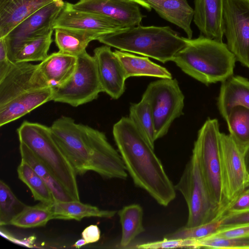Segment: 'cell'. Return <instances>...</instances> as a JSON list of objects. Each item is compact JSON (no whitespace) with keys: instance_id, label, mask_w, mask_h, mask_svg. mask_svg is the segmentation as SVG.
Instances as JSON below:
<instances>
[{"instance_id":"obj_1","label":"cell","mask_w":249,"mask_h":249,"mask_svg":"<svg viewBox=\"0 0 249 249\" xmlns=\"http://www.w3.org/2000/svg\"><path fill=\"white\" fill-rule=\"evenodd\" d=\"M112 133L134 184L145 191L160 205L167 206L176 198V190L154 149L128 117H122L113 125Z\"/></svg>"},{"instance_id":"obj_2","label":"cell","mask_w":249,"mask_h":249,"mask_svg":"<svg viewBox=\"0 0 249 249\" xmlns=\"http://www.w3.org/2000/svg\"><path fill=\"white\" fill-rule=\"evenodd\" d=\"M185 39L186 46L172 61L183 72L206 85L233 75L236 60L226 44L203 35Z\"/></svg>"},{"instance_id":"obj_3","label":"cell","mask_w":249,"mask_h":249,"mask_svg":"<svg viewBox=\"0 0 249 249\" xmlns=\"http://www.w3.org/2000/svg\"><path fill=\"white\" fill-rule=\"evenodd\" d=\"M97 40L120 51L150 57L163 63L172 61L187 44L185 37L169 26L141 25L101 36Z\"/></svg>"},{"instance_id":"obj_4","label":"cell","mask_w":249,"mask_h":249,"mask_svg":"<svg viewBox=\"0 0 249 249\" xmlns=\"http://www.w3.org/2000/svg\"><path fill=\"white\" fill-rule=\"evenodd\" d=\"M17 132L19 142L25 145L50 170L75 200L79 201L77 174L53 140L50 127L24 121Z\"/></svg>"},{"instance_id":"obj_5","label":"cell","mask_w":249,"mask_h":249,"mask_svg":"<svg viewBox=\"0 0 249 249\" xmlns=\"http://www.w3.org/2000/svg\"><path fill=\"white\" fill-rule=\"evenodd\" d=\"M175 188L182 194L187 205L185 227L204 224L220 219L223 214L224 210L214 201L209 192L197 156L193 151Z\"/></svg>"},{"instance_id":"obj_6","label":"cell","mask_w":249,"mask_h":249,"mask_svg":"<svg viewBox=\"0 0 249 249\" xmlns=\"http://www.w3.org/2000/svg\"><path fill=\"white\" fill-rule=\"evenodd\" d=\"M218 121L208 118L199 130L193 151L198 158L202 176L214 201L224 211L228 205L224 190Z\"/></svg>"},{"instance_id":"obj_7","label":"cell","mask_w":249,"mask_h":249,"mask_svg":"<svg viewBox=\"0 0 249 249\" xmlns=\"http://www.w3.org/2000/svg\"><path fill=\"white\" fill-rule=\"evenodd\" d=\"M142 96L150 106L157 140L165 136L174 120L182 114L184 96L177 79L171 78L150 83Z\"/></svg>"},{"instance_id":"obj_8","label":"cell","mask_w":249,"mask_h":249,"mask_svg":"<svg viewBox=\"0 0 249 249\" xmlns=\"http://www.w3.org/2000/svg\"><path fill=\"white\" fill-rule=\"evenodd\" d=\"M101 92L95 58L86 51L77 56L75 70L69 79L53 88L52 101L77 107L97 99Z\"/></svg>"},{"instance_id":"obj_9","label":"cell","mask_w":249,"mask_h":249,"mask_svg":"<svg viewBox=\"0 0 249 249\" xmlns=\"http://www.w3.org/2000/svg\"><path fill=\"white\" fill-rule=\"evenodd\" d=\"M224 35L236 60L249 69V2L224 0Z\"/></svg>"},{"instance_id":"obj_10","label":"cell","mask_w":249,"mask_h":249,"mask_svg":"<svg viewBox=\"0 0 249 249\" xmlns=\"http://www.w3.org/2000/svg\"><path fill=\"white\" fill-rule=\"evenodd\" d=\"M220 153L224 194L228 205L248 188L249 176L243 152L229 134L221 133Z\"/></svg>"},{"instance_id":"obj_11","label":"cell","mask_w":249,"mask_h":249,"mask_svg":"<svg viewBox=\"0 0 249 249\" xmlns=\"http://www.w3.org/2000/svg\"><path fill=\"white\" fill-rule=\"evenodd\" d=\"M65 4L63 0H54L30 15L13 29L4 37L8 55L22 42L53 32V24Z\"/></svg>"},{"instance_id":"obj_12","label":"cell","mask_w":249,"mask_h":249,"mask_svg":"<svg viewBox=\"0 0 249 249\" xmlns=\"http://www.w3.org/2000/svg\"><path fill=\"white\" fill-rule=\"evenodd\" d=\"M57 28L89 32L101 36L124 27L110 18L75 9L72 7L71 3L65 2L53 24L54 30Z\"/></svg>"},{"instance_id":"obj_13","label":"cell","mask_w":249,"mask_h":249,"mask_svg":"<svg viewBox=\"0 0 249 249\" xmlns=\"http://www.w3.org/2000/svg\"><path fill=\"white\" fill-rule=\"evenodd\" d=\"M139 5L130 0H79L71 3L75 9L107 17L124 28L140 25L143 16Z\"/></svg>"},{"instance_id":"obj_14","label":"cell","mask_w":249,"mask_h":249,"mask_svg":"<svg viewBox=\"0 0 249 249\" xmlns=\"http://www.w3.org/2000/svg\"><path fill=\"white\" fill-rule=\"evenodd\" d=\"M111 47L105 45L94 50V57L103 92L113 99L124 93L126 79L123 67Z\"/></svg>"},{"instance_id":"obj_15","label":"cell","mask_w":249,"mask_h":249,"mask_svg":"<svg viewBox=\"0 0 249 249\" xmlns=\"http://www.w3.org/2000/svg\"><path fill=\"white\" fill-rule=\"evenodd\" d=\"M77 56L58 51L37 64L35 76L40 88H55L65 83L74 72Z\"/></svg>"},{"instance_id":"obj_16","label":"cell","mask_w":249,"mask_h":249,"mask_svg":"<svg viewBox=\"0 0 249 249\" xmlns=\"http://www.w3.org/2000/svg\"><path fill=\"white\" fill-rule=\"evenodd\" d=\"M37 65L30 62H13L3 78L0 80V107L18 95L36 88L35 73Z\"/></svg>"},{"instance_id":"obj_17","label":"cell","mask_w":249,"mask_h":249,"mask_svg":"<svg viewBox=\"0 0 249 249\" xmlns=\"http://www.w3.org/2000/svg\"><path fill=\"white\" fill-rule=\"evenodd\" d=\"M224 0H195L193 20L202 35L223 42Z\"/></svg>"},{"instance_id":"obj_18","label":"cell","mask_w":249,"mask_h":249,"mask_svg":"<svg viewBox=\"0 0 249 249\" xmlns=\"http://www.w3.org/2000/svg\"><path fill=\"white\" fill-rule=\"evenodd\" d=\"M53 88L31 89L13 98L0 107V126L17 120L34 109L52 101Z\"/></svg>"},{"instance_id":"obj_19","label":"cell","mask_w":249,"mask_h":249,"mask_svg":"<svg viewBox=\"0 0 249 249\" xmlns=\"http://www.w3.org/2000/svg\"><path fill=\"white\" fill-rule=\"evenodd\" d=\"M148 11L153 9L161 18L182 29L192 38L194 9L186 0H134Z\"/></svg>"},{"instance_id":"obj_20","label":"cell","mask_w":249,"mask_h":249,"mask_svg":"<svg viewBox=\"0 0 249 249\" xmlns=\"http://www.w3.org/2000/svg\"><path fill=\"white\" fill-rule=\"evenodd\" d=\"M54 0H0V38L32 14Z\"/></svg>"},{"instance_id":"obj_21","label":"cell","mask_w":249,"mask_h":249,"mask_svg":"<svg viewBox=\"0 0 249 249\" xmlns=\"http://www.w3.org/2000/svg\"><path fill=\"white\" fill-rule=\"evenodd\" d=\"M217 105L220 114L225 120L234 107L241 106L249 108V80L232 75L222 82Z\"/></svg>"},{"instance_id":"obj_22","label":"cell","mask_w":249,"mask_h":249,"mask_svg":"<svg viewBox=\"0 0 249 249\" xmlns=\"http://www.w3.org/2000/svg\"><path fill=\"white\" fill-rule=\"evenodd\" d=\"M114 52L121 62L126 79L141 76L172 78L167 69L152 62L148 57L139 56L120 50H115Z\"/></svg>"},{"instance_id":"obj_23","label":"cell","mask_w":249,"mask_h":249,"mask_svg":"<svg viewBox=\"0 0 249 249\" xmlns=\"http://www.w3.org/2000/svg\"><path fill=\"white\" fill-rule=\"evenodd\" d=\"M53 219H74L80 221L85 217H97L110 218L116 213V211L103 210L78 200L54 201L53 204Z\"/></svg>"},{"instance_id":"obj_24","label":"cell","mask_w":249,"mask_h":249,"mask_svg":"<svg viewBox=\"0 0 249 249\" xmlns=\"http://www.w3.org/2000/svg\"><path fill=\"white\" fill-rule=\"evenodd\" d=\"M19 151L21 159L28 163L45 183L51 192L54 201L75 200L50 170L22 143L19 144Z\"/></svg>"},{"instance_id":"obj_25","label":"cell","mask_w":249,"mask_h":249,"mask_svg":"<svg viewBox=\"0 0 249 249\" xmlns=\"http://www.w3.org/2000/svg\"><path fill=\"white\" fill-rule=\"evenodd\" d=\"M53 33L22 42L9 54L10 60L15 63L42 61L49 55Z\"/></svg>"},{"instance_id":"obj_26","label":"cell","mask_w":249,"mask_h":249,"mask_svg":"<svg viewBox=\"0 0 249 249\" xmlns=\"http://www.w3.org/2000/svg\"><path fill=\"white\" fill-rule=\"evenodd\" d=\"M118 214L121 226L120 246L126 248L145 231L143 225V209L138 204L125 206Z\"/></svg>"},{"instance_id":"obj_27","label":"cell","mask_w":249,"mask_h":249,"mask_svg":"<svg viewBox=\"0 0 249 249\" xmlns=\"http://www.w3.org/2000/svg\"><path fill=\"white\" fill-rule=\"evenodd\" d=\"M54 31V41L59 51L75 56L86 52L89 44L100 37L92 33L61 28Z\"/></svg>"},{"instance_id":"obj_28","label":"cell","mask_w":249,"mask_h":249,"mask_svg":"<svg viewBox=\"0 0 249 249\" xmlns=\"http://www.w3.org/2000/svg\"><path fill=\"white\" fill-rule=\"evenodd\" d=\"M229 135L244 152L249 146V108L237 106L231 108L225 120Z\"/></svg>"},{"instance_id":"obj_29","label":"cell","mask_w":249,"mask_h":249,"mask_svg":"<svg viewBox=\"0 0 249 249\" xmlns=\"http://www.w3.org/2000/svg\"><path fill=\"white\" fill-rule=\"evenodd\" d=\"M128 117L149 144L154 149L156 141L153 114L146 98L142 96L138 103L129 107Z\"/></svg>"},{"instance_id":"obj_30","label":"cell","mask_w":249,"mask_h":249,"mask_svg":"<svg viewBox=\"0 0 249 249\" xmlns=\"http://www.w3.org/2000/svg\"><path fill=\"white\" fill-rule=\"evenodd\" d=\"M53 203L40 202L34 206H26L21 212L12 219L10 225L21 228L44 226L49 220L53 219Z\"/></svg>"},{"instance_id":"obj_31","label":"cell","mask_w":249,"mask_h":249,"mask_svg":"<svg viewBox=\"0 0 249 249\" xmlns=\"http://www.w3.org/2000/svg\"><path fill=\"white\" fill-rule=\"evenodd\" d=\"M17 172L18 178L29 187L36 200L47 203H54L51 192L28 163L21 159Z\"/></svg>"},{"instance_id":"obj_32","label":"cell","mask_w":249,"mask_h":249,"mask_svg":"<svg viewBox=\"0 0 249 249\" xmlns=\"http://www.w3.org/2000/svg\"><path fill=\"white\" fill-rule=\"evenodd\" d=\"M26 205L15 195L9 186L0 181V226L10 225V222Z\"/></svg>"},{"instance_id":"obj_33","label":"cell","mask_w":249,"mask_h":249,"mask_svg":"<svg viewBox=\"0 0 249 249\" xmlns=\"http://www.w3.org/2000/svg\"><path fill=\"white\" fill-rule=\"evenodd\" d=\"M220 224V219L194 227L184 226L165 237L167 238H183L199 240L208 237L218 230Z\"/></svg>"},{"instance_id":"obj_34","label":"cell","mask_w":249,"mask_h":249,"mask_svg":"<svg viewBox=\"0 0 249 249\" xmlns=\"http://www.w3.org/2000/svg\"><path fill=\"white\" fill-rule=\"evenodd\" d=\"M198 249H249V235L221 238L211 236L197 240Z\"/></svg>"},{"instance_id":"obj_35","label":"cell","mask_w":249,"mask_h":249,"mask_svg":"<svg viewBox=\"0 0 249 249\" xmlns=\"http://www.w3.org/2000/svg\"><path fill=\"white\" fill-rule=\"evenodd\" d=\"M137 248L140 249H198V246L197 240L187 238H167L164 237L161 240L138 245Z\"/></svg>"},{"instance_id":"obj_36","label":"cell","mask_w":249,"mask_h":249,"mask_svg":"<svg viewBox=\"0 0 249 249\" xmlns=\"http://www.w3.org/2000/svg\"><path fill=\"white\" fill-rule=\"evenodd\" d=\"M220 221L218 231L249 224V209L241 212L225 213L220 218Z\"/></svg>"},{"instance_id":"obj_37","label":"cell","mask_w":249,"mask_h":249,"mask_svg":"<svg viewBox=\"0 0 249 249\" xmlns=\"http://www.w3.org/2000/svg\"><path fill=\"white\" fill-rule=\"evenodd\" d=\"M248 209H249V187L242 192L228 205L224 213L241 212Z\"/></svg>"},{"instance_id":"obj_38","label":"cell","mask_w":249,"mask_h":249,"mask_svg":"<svg viewBox=\"0 0 249 249\" xmlns=\"http://www.w3.org/2000/svg\"><path fill=\"white\" fill-rule=\"evenodd\" d=\"M248 235H249V224L220 230L210 236L221 238H229Z\"/></svg>"},{"instance_id":"obj_39","label":"cell","mask_w":249,"mask_h":249,"mask_svg":"<svg viewBox=\"0 0 249 249\" xmlns=\"http://www.w3.org/2000/svg\"><path fill=\"white\" fill-rule=\"evenodd\" d=\"M13 64L9 57L6 40L4 37L0 38V80L6 75Z\"/></svg>"},{"instance_id":"obj_40","label":"cell","mask_w":249,"mask_h":249,"mask_svg":"<svg viewBox=\"0 0 249 249\" xmlns=\"http://www.w3.org/2000/svg\"><path fill=\"white\" fill-rule=\"evenodd\" d=\"M100 230L96 225H91L86 228L82 232V237L87 244L97 242L100 238Z\"/></svg>"},{"instance_id":"obj_41","label":"cell","mask_w":249,"mask_h":249,"mask_svg":"<svg viewBox=\"0 0 249 249\" xmlns=\"http://www.w3.org/2000/svg\"><path fill=\"white\" fill-rule=\"evenodd\" d=\"M243 156L246 170L249 176V146L244 151Z\"/></svg>"},{"instance_id":"obj_42","label":"cell","mask_w":249,"mask_h":249,"mask_svg":"<svg viewBox=\"0 0 249 249\" xmlns=\"http://www.w3.org/2000/svg\"><path fill=\"white\" fill-rule=\"evenodd\" d=\"M87 243L84 239H80L77 240L74 244V246L76 248L79 249L81 248L82 246L87 245Z\"/></svg>"},{"instance_id":"obj_43","label":"cell","mask_w":249,"mask_h":249,"mask_svg":"<svg viewBox=\"0 0 249 249\" xmlns=\"http://www.w3.org/2000/svg\"><path fill=\"white\" fill-rule=\"evenodd\" d=\"M246 0L248 1L249 2V0Z\"/></svg>"},{"instance_id":"obj_44","label":"cell","mask_w":249,"mask_h":249,"mask_svg":"<svg viewBox=\"0 0 249 249\" xmlns=\"http://www.w3.org/2000/svg\"><path fill=\"white\" fill-rule=\"evenodd\" d=\"M248 187H249V185H248Z\"/></svg>"},{"instance_id":"obj_45","label":"cell","mask_w":249,"mask_h":249,"mask_svg":"<svg viewBox=\"0 0 249 249\" xmlns=\"http://www.w3.org/2000/svg\"><path fill=\"white\" fill-rule=\"evenodd\" d=\"M130 0L133 1H134V0Z\"/></svg>"}]
</instances>
